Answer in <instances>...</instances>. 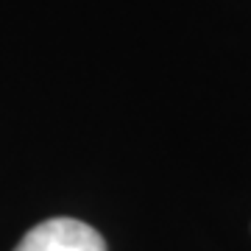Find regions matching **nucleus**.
Returning a JSON list of instances; mask_svg holds the SVG:
<instances>
[{
  "label": "nucleus",
  "mask_w": 251,
  "mask_h": 251,
  "mask_svg": "<svg viewBox=\"0 0 251 251\" xmlns=\"http://www.w3.org/2000/svg\"><path fill=\"white\" fill-rule=\"evenodd\" d=\"M14 251H106V240L75 218H50L36 224Z\"/></svg>",
  "instance_id": "nucleus-1"
}]
</instances>
